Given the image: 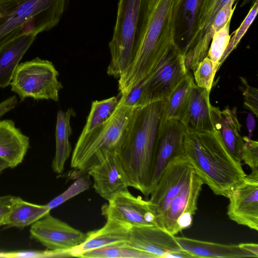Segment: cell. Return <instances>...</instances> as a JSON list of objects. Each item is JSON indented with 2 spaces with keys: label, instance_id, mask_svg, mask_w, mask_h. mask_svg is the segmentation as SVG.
I'll return each instance as SVG.
<instances>
[{
  "label": "cell",
  "instance_id": "42",
  "mask_svg": "<svg viewBox=\"0 0 258 258\" xmlns=\"http://www.w3.org/2000/svg\"><path fill=\"white\" fill-rule=\"evenodd\" d=\"M9 168L8 165L4 161L0 159V174L6 169Z\"/></svg>",
  "mask_w": 258,
  "mask_h": 258
},
{
  "label": "cell",
  "instance_id": "32",
  "mask_svg": "<svg viewBox=\"0 0 258 258\" xmlns=\"http://www.w3.org/2000/svg\"><path fill=\"white\" fill-rule=\"evenodd\" d=\"M257 11L258 2H256L252 4L251 8L239 28L232 34L233 35L230 38L228 45L219 61V69L231 52L237 47L241 39L255 19Z\"/></svg>",
  "mask_w": 258,
  "mask_h": 258
},
{
  "label": "cell",
  "instance_id": "34",
  "mask_svg": "<svg viewBox=\"0 0 258 258\" xmlns=\"http://www.w3.org/2000/svg\"><path fill=\"white\" fill-rule=\"evenodd\" d=\"M244 145L241 153V161H243L251 169L258 172V143L250 138L242 137Z\"/></svg>",
  "mask_w": 258,
  "mask_h": 258
},
{
  "label": "cell",
  "instance_id": "5",
  "mask_svg": "<svg viewBox=\"0 0 258 258\" xmlns=\"http://www.w3.org/2000/svg\"><path fill=\"white\" fill-rule=\"evenodd\" d=\"M155 0H119L107 69L109 76L120 78L131 64L139 46Z\"/></svg>",
  "mask_w": 258,
  "mask_h": 258
},
{
  "label": "cell",
  "instance_id": "43",
  "mask_svg": "<svg viewBox=\"0 0 258 258\" xmlns=\"http://www.w3.org/2000/svg\"><path fill=\"white\" fill-rule=\"evenodd\" d=\"M256 2H258V0H243V2L242 3L240 7L243 6L245 5H247L250 2H251L252 4Z\"/></svg>",
  "mask_w": 258,
  "mask_h": 258
},
{
  "label": "cell",
  "instance_id": "2",
  "mask_svg": "<svg viewBox=\"0 0 258 258\" xmlns=\"http://www.w3.org/2000/svg\"><path fill=\"white\" fill-rule=\"evenodd\" d=\"M183 149L195 172L216 195L228 198L246 176L241 162L232 157L215 128L186 130Z\"/></svg>",
  "mask_w": 258,
  "mask_h": 258
},
{
  "label": "cell",
  "instance_id": "35",
  "mask_svg": "<svg viewBox=\"0 0 258 258\" xmlns=\"http://www.w3.org/2000/svg\"><path fill=\"white\" fill-rule=\"evenodd\" d=\"M69 253L51 250H21L10 252H0L1 257H68Z\"/></svg>",
  "mask_w": 258,
  "mask_h": 258
},
{
  "label": "cell",
  "instance_id": "19",
  "mask_svg": "<svg viewBox=\"0 0 258 258\" xmlns=\"http://www.w3.org/2000/svg\"><path fill=\"white\" fill-rule=\"evenodd\" d=\"M210 93L196 84L192 88L187 106L179 120L186 130L210 131L215 128Z\"/></svg>",
  "mask_w": 258,
  "mask_h": 258
},
{
  "label": "cell",
  "instance_id": "29",
  "mask_svg": "<svg viewBox=\"0 0 258 258\" xmlns=\"http://www.w3.org/2000/svg\"><path fill=\"white\" fill-rule=\"evenodd\" d=\"M119 100L117 97L113 96L104 100L93 101L81 133L89 132L108 119L116 109Z\"/></svg>",
  "mask_w": 258,
  "mask_h": 258
},
{
  "label": "cell",
  "instance_id": "20",
  "mask_svg": "<svg viewBox=\"0 0 258 258\" xmlns=\"http://www.w3.org/2000/svg\"><path fill=\"white\" fill-rule=\"evenodd\" d=\"M212 112L215 128L219 132L224 144L232 157L241 162L244 141L240 134L241 125L236 108L226 107L221 110L212 106Z\"/></svg>",
  "mask_w": 258,
  "mask_h": 258
},
{
  "label": "cell",
  "instance_id": "22",
  "mask_svg": "<svg viewBox=\"0 0 258 258\" xmlns=\"http://www.w3.org/2000/svg\"><path fill=\"white\" fill-rule=\"evenodd\" d=\"M29 138L11 119L0 120V159L9 168L21 163L29 148Z\"/></svg>",
  "mask_w": 258,
  "mask_h": 258
},
{
  "label": "cell",
  "instance_id": "39",
  "mask_svg": "<svg viewBox=\"0 0 258 258\" xmlns=\"http://www.w3.org/2000/svg\"><path fill=\"white\" fill-rule=\"evenodd\" d=\"M164 258H196L195 256L185 250L171 252L166 254Z\"/></svg>",
  "mask_w": 258,
  "mask_h": 258
},
{
  "label": "cell",
  "instance_id": "9",
  "mask_svg": "<svg viewBox=\"0 0 258 258\" xmlns=\"http://www.w3.org/2000/svg\"><path fill=\"white\" fill-rule=\"evenodd\" d=\"M188 72L184 56L173 44L160 66L142 82L146 91V103L165 100Z\"/></svg>",
  "mask_w": 258,
  "mask_h": 258
},
{
  "label": "cell",
  "instance_id": "24",
  "mask_svg": "<svg viewBox=\"0 0 258 258\" xmlns=\"http://www.w3.org/2000/svg\"><path fill=\"white\" fill-rule=\"evenodd\" d=\"M37 35L32 33L22 36L0 50V88L10 85L16 68Z\"/></svg>",
  "mask_w": 258,
  "mask_h": 258
},
{
  "label": "cell",
  "instance_id": "28",
  "mask_svg": "<svg viewBox=\"0 0 258 258\" xmlns=\"http://www.w3.org/2000/svg\"><path fill=\"white\" fill-rule=\"evenodd\" d=\"M82 258H155L152 255L124 244L114 245L85 251Z\"/></svg>",
  "mask_w": 258,
  "mask_h": 258
},
{
  "label": "cell",
  "instance_id": "23",
  "mask_svg": "<svg viewBox=\"0 0 258 258\" xmlns=\"http://www.w3.org/2000/svg\"><path fill=\"white\" fill-rule=\"evenodd\" d=\"M174 238L183 250L198 257L239 258L254 257L239 244H224L185 237Z\"/></svg>",
  "mask_w": 258,
  "mask_h": 258
},
{
  "label": "cell",
  "instance_id": "37",
  "mask_svg": "<svg viewBox=\"0 0 258 258\" xmlns=\"http://www.w3.org/2000/svg\"><path fill=\"white\" fill-rule=\"evenodd\" d=\"M17 198L12 195L0 196V227L5 225L6 218Z\"/></svg>",
  "mask_w": 258,
  "mask_h": 258
},
{
  "label": "cell",
  "instance_id": "10",
  "mask_svg": "<svg viewBox=\"0 0 258 258\" xmlns=\"http://www.w3.org/2000/svg\"><path fill=\"white\" fill-rule=\"evenodd\" d=\"M204 182L195 170L170 202L160 228L175 235L190 227Z\"/></svg>",
  "mask_w": 258,
  "mask_h": 258
},
{
  "label": "cell",
  "instance_id": "8",
  "mask_svg": "<svg viewBox=\"0 0 258 258\" xmlns=\"http://www.w3.org/2000/svg\"><path fill=\"white\" fill-rule=\"evenodd\" d=\"M194 171L184 154L175 158L165 168L151 191L149 200L155 215L156 226L160 227L170 202L188 181Z\"/></svg>",
  "mask_w": 258,
  "mask_h": 258
},
{
  "label": "cell",
  "instance_id": "21",
  "mask_svg": "<svg viewBox=\"0 0 258 258\" xmlns=\"http://www.w3.org/2000/svg\"><path fill=\"white\" fill-rule=\"evenodd\" d=\"M131 228L122 223L107 219L102 228L86 233L84 241L70 251V256L78 257L89 250L126 243Z\"/></svg>",
  "mask_w": 258,
  "mask_h": 258
},
{
  "label": "cell",
  "instance_id": "15",
  "mask_svg": "<svg viewBox=\"0 0 258 258\" xmlns=\"http://www.w3.org/2000/svg\"><path fill=\"white\" fill-rule=\"evenodd\" d=\"M204 0H175L172 11L173 42L185 56L191 50L198 30L200 10Z\"/></svg>",
  "mask_w": 258,
  "mask_h": 258
},
{
  "label": "cell",
  "instance_id": "1",
  "mask_svg": "<svg viewBox=\"0 0 258 258\" xmlns=\"http://www.w3.org/2000/svg\"><path fill=\"white\" fill-rule=\"evenodd\" d=\"M165 101L157 100L136 108L118 153L130 186L148 196L152 191L157 142L164 123Z\"/></svg>",
  "mask_w": 258,
  "mask_h": 258
},
{
  "label": "cell",
  "instance_id": "18",
  "mask_svg": "<svg viewBox=\"0 0 258 258\" xmlns=\"http://www.w3.org/2000/svg\"><path fill=\"white\" fill-rule=\"evenodd\" d=\"M230 0H204L200 10L198 30L192 41L191 49L185 58L187 70L194 72L198 64L208 55L209 46L206 38L219 11Z\"/></svg>",
  "mask_w": 258,
  "mask_h": 258
},
{
  "label": "cell",
  "instance_id": "41",
  "mask_svg": "<svg viewBox=\"0 0 258 258\" xmlns=\"http://www.w3.org/2000/svg\"><path fill=\"white\" fill-rule=\"evenodd\" d=\"M247 119L249 133L251 135L253 129V126H254V120H253L252 116L251 114H249Z\"/></svg>",
  "mask_w": 258,
  "mask_h": 258
},
{
  "label": "cell",
  "instance_id": "30",
  "mask_svg": "<svg viewBox=\"0 0 258 258\" xmlns=\"http://www.w3.org/2000/svg\"><path fill=\"white\" fill-rule=\"evenodd\" d=\"M231 20L230 18L224 26L214 34L208 50L207 56L213 61L217 70L219 61L231 38L229 34Z\"/></svg>",
  "mask_w": 258,
  "mask_h": 258
},
{
  "label": "cell",
  "instance_id": "31",
  "mask_svg": "<svg viewBox=\"0 0 258 258\" xmlns=\"http://www.w3.org/2000/svg\"><path fill=\"white\" fill-rule=\"evenodd\" d=\"M217 71L213 61L206 56L200 62L193 72L196 85L210 92Z\"/></svg>",
  "mask_w": 258,
  "mask_h": 258
},
{
  "label": "cell",
  "instance_id": "38",
  "mask_svg": "<svg viewBox=\"0 0 258 258\" xmlns=\"http://www.w3.org/2000/svg\"><path fill=\"white\" fill-rule=\"evenodd\" d=\"M18 99L16 95L10 96L0 103V118L13 109L17 105Z\"/></svg>",
  "mask_w": 258,
  "mask_h": 258
},
{
  "label": "cell",
  "instance_id": "4",
  "mask_svg": "<svg viewBox=\"0 0 258 258\" xmlns=\"http://www.w3.org/2000/svg\"><path fill=\"white\" fill-rule=\"evenodd\" d=\"M70 0H0V50L24 35L55 27Z\"/></svg>",
  "mask_w": 258,
  "mask_h": 258
},
{
  "label": "cell",
  "instance_id": "40",
  "mask_svg": "<svg viewBox=\"0 0 258 258\" xmlns=\"http://www.w3.org/2000/svg\"><path fill=\"white\" fill-rule=\"evenodd\" d=\"M239 245L245 250L251 253L254 257H258V245L253 243H240Z\"/></svg>",
  "mask_w": 258,
  "mask_h": 258
},
{
  "label": "cell",
  "instance_id": "16",
  "mask_svg": "<svg viewBox=\"0 0 258 258\" xmlns=\"http://www.w3.org/2000/svg\"><path fill=\"white\" fill-rule=\"evenodd\" d=\"M87 173L92 177L95 191L107 201L130 187L117 153L108 154Z\"/></svg>",
  "mask_w": 258,
  "mask_h": 258
},
{
  "label": "cell",
  "instance_id": "25",
  "mask_svg": "<svg viewBox=\"0 0 258 258\" xmlns=\"http://www.w3.org/2000/svg\"><path fill=\"white\" fill-rule=\"evenodd\" d=\"M76 115L75 110L70 108L63 111H58L55 127V152L52 163L54 172L61 174L64 170V164L70 156L71 146L69 137L72 133L71 119Z\"/></svg>",
  "mask_w": 258,
  "mask_h": 258
},
{
  "label": "cell",
  "instance_id": "11",
  "mask_svg": "<svg viewBox=\"0 0 258 258\" xmlns=\"http://www.w3.org/2000/svg\"><path fill=\"white\" fill-rule=\"evenodd\" d=\"M101 213L110 219L128 226H156L155 215L151 202L133 195L126 190L118 193L102 206Z\"/></svg>",
  "mask_w": 258,
  "mask_h": 258
},
{
  "label": "cell",
  "instance_id": "26",
  "mask_svg": "<svg viewBox=\"0 0 258 258\" xmlns=\"http://www.w3.org/2000/svg\"><path fill=\"white\" fill-rule=\"evenodd\" d=\"M50 211L46 204L36 205L18 197L6 218L4 226L23 228L32 225Z\"/></svg>",
  "mask_w": 258,
  "mask_h": 258
},
{
  "label": "cell",
  "instance_id": "12",
  "mask_svg": "<svg viewBox=\"0 0 258 258\" xmlns=\"http://www.w3.org/2000/svg\"><path fill=\"white\" fill-rule=\"evenodd\" d=\"M86 233L52 216L50 213L31 225L30 237L48 249L66 252L81 244Z\"/></svg>",
  "mask_w": 258,
  "mask_h": 258
},
{
  "label": "cell",
  "instance_id": "13",
  "mask_svg": "<svg viewBox=\"0 0 258 258\" xmlns=\"http://www.w3.org/2000/svg\"><path fill=\"white\" fill-rule=\"evenodd\" d=\"M227 214L239 225L258 230V172H252L234 187L227 198Z\"/></svg>",
  "mask_w": 258,
  "mask_h": 258
},
{
  "label": "cell",
  "instance_id": "36",
  "mask_svg": "<svg viewBox=\"0 0 258 258\" xmlns=\"http://www.w3.org/2000/svg\"><path fill=\"white\" fill-rule=\"evenodd\" d=\"M241 90L244 97V106L251 111L256 117L258 114V90L249 85L246 79L240 77Z\"/></svg>",
  "mask_w": 258,
  "mask_h": 258
},
{
  "label": "cell",
  "instance_id": "27",
  "mask_svg": "<svg viewBox=\"0 0 258 258\" xmlns=\"http://www.w3.org/2000/svg\"><path fill=\"white\" fill-rule=\"evenodd\" d=\"M195 85L192 73L188 71L184 78L165 99V122L180 120L188 102Z\"/></svg>",
  "mask_w": 258,
  "mask_h": 258
},
{
  "label": "cell",
  "instance_id": "3",
  "mask_svg": "<svg viewBox=\"0 0 258 258\" xmlns=\"http://www.w3.org/2000/svg\"><path fill=\"white\" fill-rule=\"evenodd\" d=\"M175 0H155L141 43L125 73L118 79L120 95L152 75L174 44L172 11Z\"/></svg>",
  "mask_w": 258,
  "mask_h": 258
},
{
  "label": "cell",
  "instance_id": "17",
  "mask_svg": "<svg viewBox=\"0 0 258 258\" xmlns=\"http://www.w3.org/2000/svg\"><path fill=\"white\" fill-rule=\"evenodd\" d=\"M126 244L155 258H164L168 253L184 250L176 242L174 235L156 226L132 227Z\"/></svg>",
  "mask_w": 258,
  "mask_h": 258
},
{
  "label": "cell",
  "instance_id": "14",
  "mask_svg": "<svg viewBox=\"0 0 258 258\" xmlns=\"http://www.w3.org/2000/svg\"><path fill=\"white\" fill-rule=\"evenodd\" d=\"M186 128L179 120L164 122L157 142L152 180V191L168 164L184 154L183 140Z\"/></svg>",
  "mask_w": 258,
  "mask_h": 258
},
{
  "label": "cell",
  "instance_id": "6",
  "mask_svg": "<svg viewBox=\"0 0 258 258\" xmlns=\"http://www.w3.org/2000/svg\"><path fill=\"white\" fill-rule=\"evenodd\" d=\"M137 107L119 100L114 112L106 121L86 133H81L73 151L71 166L87 173L106 156L118 153Z\"/></svg>",
  "mask_w": 258,
  "mask_h": 258
},
{
  "label": "cell",
  "instance_id": "33",
  "mask_svg": "<svg viewBox=\"0 0 258 258\" xmlns=\"http://www.w3.org/2000/svg\"><path fill=\"white\" fill-rule=\"evenodd\" d=\"M90 184V181L87 176L79 177L65 191L53 199L46 205L51 210L87 190Z\"/></svg>",
  "mask_w": 258,
  "mask_h": 258
},
{
  "label": "cell",
  "instance_id": "7",
  "mask_svg": "<svg viewBox=\"0 0 258 258\" xmlns=\"http://www.w3.org/2000/svg\"><path fill=\"white\" fill-rule=\"evenodd\" d=\"M58 71L50 61L38 57L20 63L13 74L10 86L21 101L51 100L57 102L63 86L58 80Z\"/></svg>",
  "mask_w": 258,
  "mask_h": 258
}]
</instances>
